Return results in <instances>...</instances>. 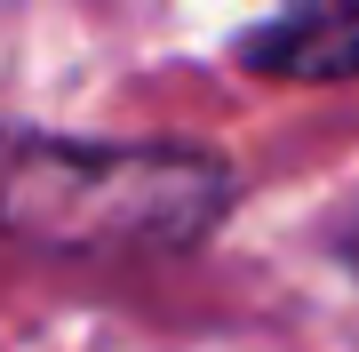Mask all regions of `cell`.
Here are the masks:
<instances>
[{
	"instance_id": "obj_1",
	"label": "cell",
	"mask_w": 359,
	"mask_h": 352,
	"mask_svg": "<svg viewBox=\"0 0 359 352\" xmlns=\"http://www.w3.org/2000/svg\"><path fill=\"white\" fill-rule=\"evenodd\" d=\"M231 209V169L192 144H72L0 129V233L56 256L184 248Z\"/></svg>"
},
{
	"instance_id": "obj_2",
	"label": "cell",
	"mask_w": 359,
	"mask_h": 352,
	"mask_svg": "<svg viewBox=\"0 0 359 352\" xmlns=\"http://www.w3.org/2000/svg\"><path fill=\"white\" fill-rule=\"evenodd\" d=\"M240 56L271 80H359V0H287Z\"/></svg>"
}]
</instances>
